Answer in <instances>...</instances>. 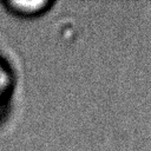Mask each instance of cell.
<instances>
[{"label": "cell", "mask_w": 151, "mask_h": 151, "mask_svg": "<svg viewBox=\"0 0 151 151\" xmlns=\"http://www.w3.org/2000/svg\"><path fill=\"white\" fill-rule=\"evenodd\" d=\"M53 5L52 1L48 0H34V1H7L5 6L21 17H34L44 13Z\"/></svg>", "instance_id": "6da1fadb"}, {"label": "cell", "mask_w": 151, "mask_h": 151, "mask_svg": "<svg viewBox=\"0 0 151 151\" xmlns=\"http://www.w3.org/2000/svg\"><path fill=\"white\" fill-rule=\"evenodd\" d=\"M12 87V77L8 72V68L0 63V111L5 104L6 97L9 94Z\"/></svg>", "instance_id": "7a4b0ae2"}]
</instances>
